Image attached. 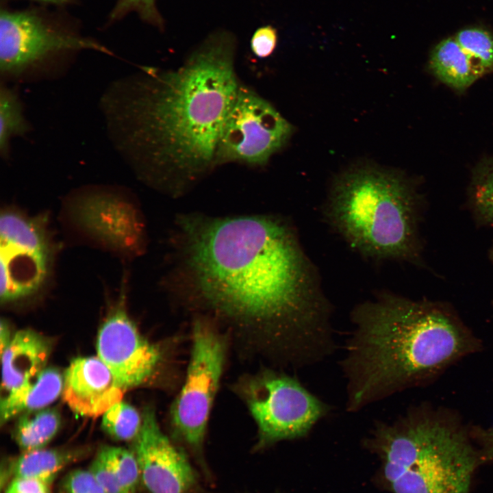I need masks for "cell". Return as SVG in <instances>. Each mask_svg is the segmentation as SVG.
I'll return each mask as SVG.
<instances>
[{
    "label": "cell",
    "mask_w": 493,
    "mask_h": 493,
    "mask_svg": "<svg viewBox=\"0 0 493 493\" xmlns=\"http://www.w3.org/2000/svg\"><path fill=\"white\" fill-rule=\"evenodd\" d=\"M172 286L240 324L257 327L296 368L336 351L331 307L294 231L268 216H181Z\"/></svg>",
    "instance_id": "obj_1"
},
{
    "label": "cell",
    "mask_w": 493,
    "mask_h": 493,
    "mask_svg": "<svg viewBox=\"0 0 493 493\" xmlns=\"http://www.w3.org/2000/svg\"><path fill=\"white\" fill-rule=\"evenodd\" d=\"M235 39L218 32L178 68H143L115 83L103 105L118 148L140 175L181 194L215 167L225 121L241 84Z\"/></svg>",
    "instance_id": "obj_2"
},
{
    "label": "cell",
    "mask_w": 493,
    "mask_h": 493,
    "mask_svg": "<svg viewBox=\"0 0 493 493\" xmlns=\"http://www.w3.org/2000/svg\"><path fill=\"white\" fill-rule=\"evenodd\" d=\"M351 321L340 362L351 413L422 383L477 346L443 307L391 294L357 305Z\"/></svg>",
    "instance_id": "obj_3"
},
{
    "label": "cell",
    "mask_w": 493,
    "mask_h": 493,
    "mask_svg": "<svg viewBox=\"0 0 493 493\" xmlns=\"http://www.w3.org/2000/svg\"><path fill=\"white\" fill-rule=\"evenodd\" d=\"M368 444L394 493H468L479 461L460 427L420 410L376 421Z\"/></svg>",
    "instance_id": "obj_4"
},
{
    "label": "cell",
    "mask_w": 493,
    "mask_h": 493,
    "mask_svg": "<svg viewBox=\"0 0 493 493\" xmlns=\"http://www.w3.org/2000/svg\"><path fill=\"white\" fill-rule=\"evenodd\" d=\"M419 202L402 175L370 166L349 170L333 186L327 215L362 254L414 260L419 253Z\"/></svg>",
    "instance_id": "obj_5"
},
{
    "label": "cell",
    "mask_w": 493,
    "mask_h": 493,
    "mask_svg": "<svg viewBox=\"0 0 493 493\" xmlns=\"http://www.w3.org/2000/svg\"><path fill=\"white\" fill-rule=\"evenodd\" d=\"M83 50L112 54L97 41L42 11L1 10L0 73L5 79L41 73Z\"/></svg>",
    "instance_id": "obj_6"
},
{
    "label": "cell",
    "mask_w": 493,
    "mask_h": 493,
    "mask_svg": "<svg viewBox=\"0 0 493 493\" xmlns=\"http://www.w3.org/2000/svg\"><path fill=\"white\" fill-rule=\"evenodd\" d=\"M242 394L257 426L259 448L307 435L332 409L295 377L270 370L248 379Z\"/></svg>",
    "instance_id": "obj_7"
},
{
    "label": "cell",
    "mask_w": 493,
    "mask_h": 493,
    "mask_svg": "<svg viewBox=\"0 0 493 493\" xmlns=\"http://www.w3.org/2000/svg\"><path fill=\"white\" fill-rule=\"evenodd\" d=\"M185 381L170 410L177 435L202 462L208 418L225 365L226 344L208 324L197 320Z\"/></svg>",
    "instance_id": "obj_8"
},
{
    "label": "cell",
    "mask_w": 493,
    "mask_h": 493,
    "mask_svg": "<svg viewBox=\"0 0 493 493\" xmlns=\"http://www.w3.org/2000/svg\"><path fill=\"white\" fill-rule=\"evenodd\" d=\"M292 133L290 123L268 101L240 85L220 132L216 166L229 162L263 166Z\"/></svg>",
    "instance_id": "obj_9"
},
{
    "label": "cell",
    "mask_w": 493,
    "mask_h": 493,
    "mask_svg": "<svg viewBox=\"0 0 493 493\" xmlns=\"http://www.w3.org/2000/svg\"><path fill=\"white\" fill-rule=\"evenodd\" d=\"M0 236L1 303L35 295L48 279L52 254L42 220L5 211L0 217Z\"/></svg>",
    "instance_id": "obj_10"
},
{
    "label": "cell",
    "mask_w": 493,
    "mask_h": 493,
    "mask_svg": "<svg viewBox=\"0 0 493 493\" xmlns=\"http://www.w3.org/2000/svg\"><path fill=\"white\" fill-rule=\"evenodd\" d=\"M118 306L100 327L97 356L126 391L147 382L162 359L160 347L146 340L125 311Z\"/></svg>",
    "instance_id": "obj_11"
},
{
    "label": "cell",
    "mask_w": 493,
    "mask_h": 493,
    "mask_svg": "<svg viewBox=\"0 0 493 493\" xmlns=\"http://www.w3.org/2000/svg\"><path fill=\"white\" fill-rule=\"evenodd\" d=\"M134 440L140 480L149 493H192L196 489V472L185 454L163 433L153 409L144 410Z\"/></svg>",
    "instance_id": "obj_12"
},
{
    "label": "cell",
    "mask_w": 493,
    "mask_h": 493,
    "mask_svg": "<svg viewBox=\"0 0 493 493\" xmlns=\"http://www.w3.org/2000/svg\"><path fill=\"white\" fill-rule=\"evenodd\" d=\"M73 220L105 246L121 253L137 255L144 246L142 223L136 210L117 195L95 192L72 204Z\"/></svg>",
    "instance_id": "obj_13"
},
{
    "label": "cell",
    "mask_w": 493,
    "mask_h": 493,
    "mask_svg": "<svg viewBox=\"0 0 493 493\" xmlns=\"http://www.w3.org/2000/svg\"><path fill=\"white\" fill-rule=\"evenodd\" d=\"M125 392L103 361L91 356L71 362L64 376L62 394L76 414L95 418L121 401Z\"/></svg>",
    "instance_id": "obj_14"
},
{
    "label": "cell",
    "mask_w": 493,
    "mask_h": 493,
    "mask_svg": "<svg viewBox=\"0 0 493 493\" xmlns=\"http://www.w3.org/2000/svg\"><path fill=\"white\" fill-rule=\"evenodd\" d=\"M50 350L49 342L33 330H20L12 336L1 353V401L21 392L45 368Z\"/></svg>",
    "instance_id": "obj_15"
},
{
    "label": "cell",
    "mask_w": 493,
    "mask_h": 493,
    "mask_svg": "<svg viewBox=\"0 0 493 493\" xmlns=\"http://www.w3.org/2000/svg\"><path fill=\"white\" fill-rule=\"evenodd\" d=\"M64 377L55 368H45L25 388L1 401V424L22 413L47 407L62 394Z\"/></svg>",
    "instance_id": "obj_16"
},
{
    "label": "cell",
    "mask_w": 493,
    "mask_h": 493,
    "mask_svg": "<svg viewBox=\"0 0 493 493\" xmlns=\"http://www.w3.org/2000/svg\"><path fill=\"white\" fill-rule=\"evenodd\" d=\"M87 454L83 448H40L22 452L12 460L8 475L31 478L51 484L59 473Z\"/></svg>",
    "instance_id": "obj_17"
},
{
    "label": "cell",
    "mask_w": 493,
    "mask_h": 493,
    "mask_svg": "<svg viewBox=\"0 0 493 493\" xmlns=\"http://www.w3.org/2000/svg\"><path fill=\"white\" fill-rule=\"evenodd\" d=\"M429 67L440 81L458 91L465 90L483 76L455 38L444 39L435 47Z\"/></svg>",
    "instance_id": "obj_18"
},
{
    "label": "cell",
    "mask_w": 493,
    "mask_h": 493,
    "mask_svg": "<svg viewBox=\"0 0 493 493\" xmlns=\"http://www.w3.org/2000/svg\"><path fill=\"white\" fill-rule=\"evenodd\" d=\"M60 424V415L55 408L24 412L19 415L13 437L23 452L43 448L57 434Z\"/></svg>",
    "instance_id": "obj_19"
},
{
    "label": "cell",
    "mask_w": 493,
    "mask_h": 493,
    "mask_svg": "<svg viewBox=\"0 0 493 493\" xmlns=\"http://www.w3.org/2000/svg\"><path fill=\"white\" fill-rule=\"evenodd\" d=\"M21 99L14 89L1 83L0 88V153L6 158L11 140L29 132Z\"/></svg>",
    "instance_id": "obj_20"
},
{
    "label": "cell",
    "mask_w": 493,
    "mask_h": 493,
    "mask_svg": "<svg viewBox=\"0 0 493 493\" xmlns=\"http://www.w3.org/2000/svg\"><path fill=\"white\" fill-rule=\"evenodd\" d=\"M142 425L138 412L127 403L119 401L113 405L103 414L101 420L103 430L117 441H129L138 435Z\"/></svg>",
    "instance_id": "obj_21"
},
{
    "label": "cell",
    "mask_w": 493,
    "mask_h": 493,
    "mask_svg": "<svg viewBox=\"0 0 493 493\" xmlns=\"http://www.w3.org/2000/svg\"><path fill=\"white\" fill-rule=\"evenodd\" d=\"M455 39L483 75L493 71V36L488 31L466 28L458 31Z\"/></svg>",
    "instance_id": "obj_22"
},
{
    "label": "cell",
    "mask_w": 493,
    "mask_h": 493,
    "mask_svg": "<svg viewBox=\"0 0 493 493\" xmlns=\"http://www.w3.org/2000/svg\"><path fill=\"white\" fill-rule=\"evenodd\" d=\"M471 200L477 216L493 225V160L485 161L475 170Z\"/></svg>",
    "instance_id": "obj_23"
},
{
    "label": "cell",
    "mask_w": 493,
    "mask_h": 493,
    "mask_svg": "<svg viewBox=\"0 0 493 493\" xmlns=\"http://www.w3.org/2000/svg\"><path fill=\"white\" fill-rule=\"evenodd\" d=\"M103 453L118 481L129 493H136L140 471L132 451L119 446H105Z\"/></svg>",
    "instance_id": "obj_24"
},
{
    "label": "cell",
    "mask_w": 493,
    "mask_h": 493,
    "mask_svg": "<svg viewBox=\"0 0 493 493\" xmlns=\"http://www.w3.org/2000/svg\"><path fill=\"white\" fill-rule=\"evenodd\" d=\"M135 12L145 22L158 27L163 21L156 8L155 0H117L109 16L110 23L118 21L130 12Z\"/></svg>",
    "instance_id": "obj_25"
},
{
    "label": "cell",
    "mask_w": 493,
    "mask_h": 493,
    "mask_svg": "<svg viewBox=\"0 0 493 493\" xmlns=\"http://www.w3.org/2000/svg\"><path fill=\"white\" fill-rule=\"evenodd\" d=\"M59 493L106 492L89 469H76L63 478L59 487Z\"/></svg>",
    "instance_id": "obj_26"
},
{
    "label": "cell",
    "mask_w": 493,
    "mask_h": 493,
    "mask_svg": "<svg viewBox=\"0 0 493 493\" xmlns=\"http://www.w3.org/2000/svg\"><path fill=\"white\" fill-rule=\"evenodd\" d=\"M89 470L106 493H129L118 481L100 450L90 464Z\"/></svg>",
    "instance_id": "obj_27"
},
{
    "label": "cell",
    "mask_w": 493,
    "mask_h": 493,
    "mask_svg": "<svg viewBox=\"0 0 493 493\" xmlns=\"http://www.w3.org/2000/svg\"><path fill=\"white\" fill-rule=\"evenodd\" d=\"M277 43V34L271 26H264L257 29L251 40V48L253 53L260 58L270 56L275 51Z\"/></svg>",
    "instance_id": "obj_28"
},
{
    "label": "cell",
    "mask_w": 493,
    "mask_h": 493,
    "mask_svg": "<svg viewBox=\"0 0 493 493\" xmlns=\"http://www.w3.org/2000/svg\"><path fill=\"white\" fill-rule=\"evenodd\" d=\"M50 484L25 477L13 478L5 493H50Z\"/></svg>",
    "instance_id": "obj_29"
},
{
    "label": "cell",
    "mask_w": 493,
    "mask_h": 493,
    "mask_svg": "<svg viewBox=\"0 0 493 493\" xmlns=\"http://www.w3.org/2000/svg\"><path fill=\"white\" fill-rule=\"evenodd\" d=\"M478 434L482 444L483 457L487 459H493V427L481 430Z\"/></svg>",
    "instance_id": "obj_30"
},
{
    "label": "cell",
    "mask_w": 493,
    "mask_h": 493,
    "mask_svg": "<svg viewBox=\"0 0 493 493\" xmlns=\"http://www.w3.org/2000/svg\"><path fill=\"white\" fill-rule=\"evenodd\" d=\"M12 338V336H11L10 327L8 323L5 320H1L0 329L1 353L8 346Z\"/></svg>",
    "instance_id": "obj_31"
},
{
    "label": "cell",
    "mask_w": 493,
    "mask_h": 493,
    "mask_svg": "<svg viewBox=\"0 0 493 493\" xmlns=\"http://www.w3.org/2000/svg\"><path fill=\"white\" fill-rule=\"evenodd\" d=\"M34 1H37L39 2H42V3L61 5H65V4L71 3L73 0H34Z\"/></svg>",
    "instance_id": "obj_32"
},
{
    "label": "cell",
    "mask_w": 493,
    "mask_h": 493,
    "mask_svg": "<svg viewBox=\"0 0 493 493\" xmlns=\"http://www.w3.org/2000/svg\"><path fill=\"white\" fill-rule=\"evenodd\" d=\"M490 257H491L492 260L493 261V246L492 247V249L490 250Z\"/></svg>",
    "instance_id": "obj_33"
}]
</instances>
